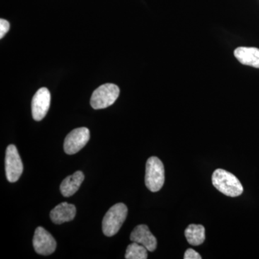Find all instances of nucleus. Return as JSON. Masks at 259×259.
Segmentation results:
<instances>
[{
  "label": "nucleus",
  "instance_id": "15",
  "mask_svg": "<svg viewBox=\"0 0 259 259\" xmlns=\"http://www.w3.org/2000/svg\"><path fill=\"white\" fill-rule=\"evenodd\" d=\"M10 23L5 19L0 20V38H3V37L6 35L7 32L9 31Z\"/></svg>",
  "mask_w": 259,
  "mask_h": 259
},
{
  "label": "nucleus",
  "instance_id": "10",
  "mask_svg": "<svg viewBox=\"0 0 259 259\" xmlns=\"http://www.w3.org/2000/svg\"><path fill=\"white\" fill-rule=\"evenodd\" d=\"M76 213V208L74 204L62 202L51 210L50 218L53 223L60 225L74 220Z\"/></svg>",
  "mask_w": 259,
  "mask_h": 259
},
{
  "label": "nucleus",
  "instance_id": "13",
  "mask_svg": "<svg viewBox=\"0 0 259 259\" xmlns=\"http://www.w3.org/2000/svg\"><path fill=\"white\" fill-rule=\"evenodd\" d=\"M187 241L192 245L202 244L205 240V229L202 225L191 224L185 232Z\"/></svg>",
  "mask_w": 259,
  "mask_h": 259
},
{
  "label": "nucleus",
  "instance_id": "16",
  "mask_svg": "<svg viewBox=\"0 0 259 259\" xmlns=\"http://www.w3.org/2000/svg\"><path fill=\"white\" fill-rule=\"evenodd\" d=\"M184 258L201 259L202 258V256H201V255H199V253H197V251H195V250L192 249V248H188V249L186 250Z\"/></svg>",
  "mask_w": 259,
  "mask_h": 259
},
{
  "label": "nucleus",
  "instance_id": "6",
  "mask_svg": "<svg viewBox=\"0 0 259 259\" xmlns=\"http://www.w3.org/2000/svg\"><path fill=\"white\" fill-rule=\"evenodd\" d=\"M90 139V130L87 127H79L73 130L65 139L64 148L65 153L69 155L79 152Z\"/></svg>",
  "mask_w": 259,
  "mask_h": 259
},
{
  "label": "nucleus",
  "instance_id": "3",
  "mask_svg": "<svg viewBox=\"0 0 259 259\" xmlns=\"http://www.w3.org/2000/svg\"><path fill=\"white\" fill-rule=\"evenodd\" d=\"M165 181V170L163 163L156 156L149 158L146 162L145 183L146 187L152 192H158Z\"/></svg>",
  "mask_w": 259,
  "mask_h": 259
},
{
  "label": "nucleus",
  "instance_id": "9",
  "mask_svg": "<svg viewBox=\"0 0 259 259\" xmlns=\"http://www.w3.org/2000/svg\"><path fill=\"white\" fill-rule=\"evenodd\" d=\"M130 239L132 242L139 243L147 248L148 251L153 252L157 247V240L153 236L146 225H139L131 233Z\"/></svg>",
  "mask_w": 259,
  "mask_h": 259
},
{
  "label": "nucleus",
  "instance_id": "4",
  "mask_svg": "<svg viewBox=\"0 0 259 259\" xmlns=\"http://www.w3.org/2000/svg\"><path fill=\"white\" fill-rule=\"evenodd\" d=\"M120 95V89L114 83H105L99 87L92 95L90 104L95 110L105 109L115 103Z\"/></svg>",
  "mask_w": 259,
  "mask_h": 259
},
{
  "label": "nucleus",
  "instance_id": "2",
  "mask_svg": "<svg viewBox=\"0 0 259 259\" xmlns=\"http://www.w3.org/2000/svg\"><path fill=\"white\" fill-rule=\"evenodd\" d=\"M127 215L125 204L117 203L107 211L102 221V231L107 237L115 236L120 231Z\"/></svg>",
  "mask_w": 259,
  "mask_h": 259
},
{
  "label": "nucleus",
  "instance_id": "11",
  "mask_svg": "<svg viewBox=\"0 0 259 259\" xmlns=\"http://www.w3.org/2000/svg\"><path fill=\"white\" fill-rule=\"evenodd\" d=\"M238 61L245 66L259 69V49L253 47H239L234 52Z\"/></svg>",
  "mask_w": 259,
  "mask_h": 259
},
{
  "label": "nucleus",
  "instance_id": "7",
  "mask_svg": "<svg viewBox=\"0 0 259 259\" xmlns=\"http://www.w3.org/2000/svg\"><path fill=\"white\" fill-rule=\"evenodd\" d=\"M34 249L38 254H52L56 248V242L54 237L42 227H37L33 236Z\"/></svg>",
  "mask_w": 259,
  "mask_h": 259
},
{
  "label": "nucleus",
  "instance_id": "8",
  "mask_svg": "<svg viewBox=\"0 0 259 259\" xmlns=\"http://www.w3.org/2000/svg\"><path fill=\"white\" fill-rule=\"evenodd\" d=\"M51 105V93L47 88L37 90L32 100V115L34 120H42L49 111Z\"/></svg>",
  "mask_w": 259,
  "mask_h": 259
},
{
  "label": "nucleus",
  "instance_id": "12",
  "mask_svg": "<svg viewBox=\"0 0 259 259\" xmlns=\"http://www.w3.org/2000/svg\"><path fill=\"white\" fill-rule=\"evenodd\" d=\"M84 180L83 172L78 171L74 175L66 177L61 184L60 190L64 197H69L74 195L78 190L80 186Z\"/></svg>",
  "mask_w": 259,
  "mask_h": 259
},
{
  "label": "nucleus",
  "instance_id": "1",
  "mask_svg": "<svg viewBox=\"0 0 259 259\" xmlns=\"http://www.w3.org/2000/svg\"><path fill=\"white\" fill-rule=\"evenodd\" d=\"M212 185L218 191L231 197H238L243 192L241 182L231 172L218 168L213 172Z\"/></svg>",
  "mask_w": 259,
  "mask_h": 259
},
{
  "label": "nucleus",
  "instance_id": "14",
  "mask_svg": "<svg viewBox=\"0 0 259 259\" xmlns=\"http://www.w3.org/2000/svg\"><path fill=\"white\" fill-rule=\"evenodd\" d=\"M126 259L148 258V250L144 245L133 242L127 246L125 255Z\"/></svg>",
  "mask_w": 259,
  "mask_h": 259
},
{
  "label": "nucleus",
  "instance_id": "5",
  "mask_svg": "<svg viewBox=\"0 0 259 259\" xmlns=\"http://www.w3.org/2000/svg\"><path fill=\"white\" fill-rule=\"evenodd\" d=\"M23 171V165L15 145H10L5 155V173L8 180L14 183L20 179Z\"/></svg>",
  "mask_w": 259,
  "mask_h": 259
}]
</instances>
